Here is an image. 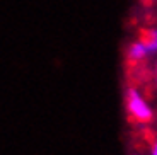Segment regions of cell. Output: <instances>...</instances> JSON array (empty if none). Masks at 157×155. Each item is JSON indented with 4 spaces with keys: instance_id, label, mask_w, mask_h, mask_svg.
<instances>
[{
    "instance_id": "2",
    "label": "cell",
    "mask_w": 157,
    "mask_h": 155,
    "mask_svg": "<svg viewBox=\"0 0 157 155\" xmlns=\"http://www.w3.org/2000/svg\"><path fill=\"white\" fill-rule=\"evenodd\" d=\"M147 55H149V50H147L145 43L142 39H138V41H135V43H132L128 46V50H126V60L130 63H133V65H138L142 60L147 58Z\"/></svg>"
},
{
    "instance_id": "5",
    "label": "cell",
    "mask_w": 157,
    "mask_h": 155,
    "mask_svg": "<svg viewBox=\"0 0 157 155\" xmlns=\"http://www.w3.org/2000/svg\"><path fill=\"white\" fill-rule=\"evenodd\" d=\"M152 2H154V0H152Z\"/></svg>"
},
{
    "instance_id": "3",
    "label": "cell",
    "mask_w": 157,
    "mask_h": 155,
    "mask_svg": "<svg viewBox=\"0 0 157 155\" xmlns=\"http://www.w3.org/2000/svg\"><path fill=\"white\" fill-rule=\"evenodd\" d=\"M142 41L145 43L147 50H149V55L157 53V27L155 29H149V31L142 32Z\"/></svg>"
},
{
    "instance_id": "4",
    "label": "cell",
    "mask_w": 157,
    "mask_h": 155,
    "mask_svg": "<svg viewBox=\"0 0 157 155\" xmlns=\"http://www.w3.org/2000/svg\"><path fill=\"white\" fill-rule=\"evenodd\" d=\"M152 155H157V142L154 143V148H152Z\"/></svg>"
},
{
    "instance_id": "1",
    "label": "cell",
    "mask_w": 157,
    "mask_h": 155,
    "mask_svg": "<svg viewBox=\"0 0 157 155\" xmlns=\"http://www.w3.org/2000/svg\"><path fill=\"white\" fill-rule=\"evenodd\" d=\"M126 109H128L130 116L140 123H147L152 119V111L137 89H128L126 92Z\"/></svg>"
}]
</instances>
